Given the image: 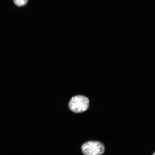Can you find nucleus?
Masks as SVG:
<instances>
[{
  "label": "nucleus",
  "mask_w": 155,
  "mask_h": 155,
  "mask_svg": "<svg viewBox=\"0 0 155 155\" xmlns=\"http://www.w3.org/2000/svg\"><path fill=\"white\" fill-rule=\"evenodd\" d=\"M83 154L86 155H100L105 152L104 145L97 141H90L84 143L81 147Z\"/></svg>",
  "instance_id": "2"
},
{
  "label": "nucleus",
  "mask_w": 155,
  "mask_h": 155,
  "mask_svg": "<svg viewBox=\"0 0 155 155\" xmlns=\"http://www.w3.org/2000/svg\"><path fill=\"white\" fill-rule=\"evenodd\" d=\"M153 155H155V152L153 154Z\"/></svg>",
  "instance_id": "4"
},
{
  "label": "nucleus",
  "mask_w": 155,
  "mask_h": 155,
  "mask_svg": "<svg viewBox=\"0 0 155 155\" xmlns=\"http://www.w3.org/2000/svg\"><path fill=\"white\" fill-rule=\"evenodd\" d=\"M28 0H13L15 5L18 7H22L25 5Z\"/></svg>",
  "instance_id": "3"
},
{
  "label": "nucleus",
  "mask_w": 155,
  "mask_h": 155,
  "mask_svg": "<svg viewBox=\"0 0 155 155\" xmlns=\"http://www.w3.org/2000/svg\"><path fill=\"white\" fill-rule=\"evenodd\" d=\"M68 105L71 111L76 113H82L88 109L89 100L88 98L84 96H75L70 100Z\"/></svg>",
  "instance_id": "1"
}]
</instances>
